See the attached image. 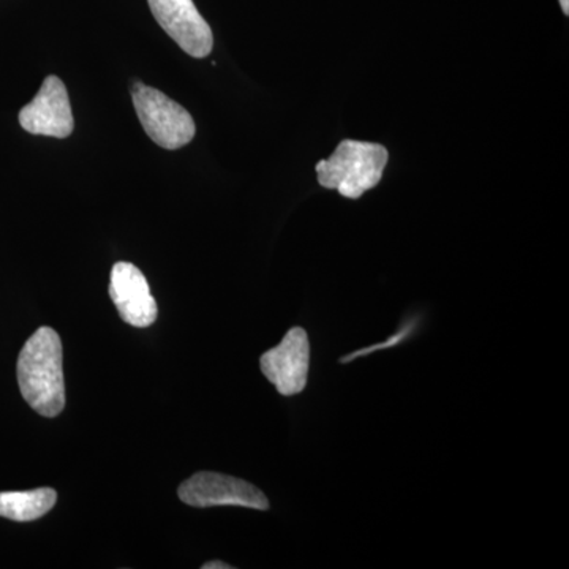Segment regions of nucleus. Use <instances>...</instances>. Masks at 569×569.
<instances>
[{
  "label": "nucleus",
  "instance_id": "f257e3e1",
  "mask_svg": "<svg viewBox=\"0 0 569 569\" xmlns=\"http://www.w3.org/2000/svg\"><path fill=\"white\" fill-rule=\"evenodd\" d=\"M17 373L21 395L37 413L47 418L61 415L66 407V381L61 337L54 329L43 326L26 342Z\"/></svg>",
  "mask_w": 569,
  "mask_h": 569
},
{
  "label": "nucleus",
  "instance_id": "f03ea898",
  "mask_svg": "<svg viewBox=\"0 0 569 569\" xmlns=\"http://www.w3.org/2000/svg\"><path fill=\"white\" fill-rule=\"evenodd\" d=\"M389 160L387 148L377 142L346 140L328 160L317 163L318 182L342 197L358 200L383 178Z\"/></svg>",
  "mask_w": 569,
  "mask_h": 569
},
{
  "label": "nucleus",
  "instance_id": "7ed1b4c3",
  "mask_svg": "<svg viewBox=\"0 0 569 569\" xmlns=\"http://www.w3.org/2000/svg\"><path fill=\"white\" fill-rule=\"evenodd\" d=\"M132 97L142 129L160 148L174 151L193 140L197 127L181 104L142 82H134Z\"/></svg>",
  "mask_w": 569,
  "mask_h": 569
},
{
  "label": "nucleus",
  "instance_id": "20e7f679",
  "mask_svg": "<svg viewBox=\"0 0 569 569\" xmlns=\"http://www.w3.org/2000/svg\"><path fill=\"white\" fill-rule=\"evenodd\" d=\"M178 496L193 508L242 507L266 511L269 500L244 479L200 471L179 486Z\"/></svg>",
  "mask_w": 569,
  "mask_h": 569
},
{
  "label": "nucleus",
  "instance_id": "39448f33",
  "mask_svg": "<svg viewBox=\"0 0 569 569\" xmlns=\"http://www.w3.org/2000/svg\"><path fill=\"white\" fill-rule=\"evenodd\" d=\"M260 366L279 395L290 397L305 391L310 367L309 336L305 329H290L279 346L261 356Z\"/></svg>",
  "mask_w": 569,
  "mask_h": 569
},
{
  "label": "nucleus",
  "instance_id": "423d86ee",
  "mask_svg": "<svg viewBox=\"0 0 569 569\" xmlns=\"http://www.w3.org/2000/svg\"><path fill=\"white\" fill-rule=\"evenodd\" d=\"M153 18L192 58L211 54L213 36L208 22L194 7L193 0H148Z\"/></svg>",
  "mask_w": 569,
  "mask_h": 569
},
{
  "label": "nucleus",
  "instance_id": "0eeeda50",
  "mask_svg": "<svg viewBox=\"0 0 569 569\" xmlns=\"http://www.w3.org/2000/svg\"><path fill=\"white\" fill-rule=\"evenodd\" d=\"M26 132L43 137L69 138L74 121L69 93L58 77H48L31 103L20 112Z\"/></svg>",
  "mask_w": 569,
  "mask_h": 569
},
{
  "label": "nucleus",
  "instance_id": "6e6552de",
  "mask_svg": "<svg viewBox=\"0 0 569 569\" xmlns=\"http://www.w3.org/2000/svg\"><path fill=\"white\" fill-rule=\"evenodd\" d=\"M110 296L126 323L148 328L156 323L159 310L144 274L132 263L112 266Z\"/></svg>",
  "mask_w": 569,
  "mask_h": 569
},
{
  "label": "nucleus",
  "instance_id": "1a4fd4ad",
  "mask_svg": "<svg viewBox=\"0 0 569 569\" xmlns=\"http://www.w3.org/2000/svg\"><path fill=\"white\" fill-rule=\"evenodd\" d=\"M58 493L51 488L26 492H0V516L14 522H32L54 508Z\"/></svg>",
  "mask_w": 569,
  "mask_h": 569
},
{
  "label": "nucleus",
  "instance_id": "9d476101",
  "mask_svg": "<svg viewBox=\"0 0 569 569\" xmlns=\"http://www.w3.org/2000/svg\"><path fill=\"white\" fill-rule=\"evenodd\" d=\"M230 565L223 563V561H209L203 565V569H231Z\"/></svg>",
  "mask_w": 569,
  "mask_h": 569
},
{
  "label": "nucleus",
  "instance_id": "9b49d317",
  "mask_svg": "<svg viewBox=\"0 0 569 569\" xmlns=\"http://www.w3.org/2000/svg\"><path fill=\"white\" fill-rule=\"evenodd\" d=\"M561 10L565 14H569V0H560Z\"/></svg>",
  "mask_w": 569,
  "mask_h": 569
}]
</instances>
